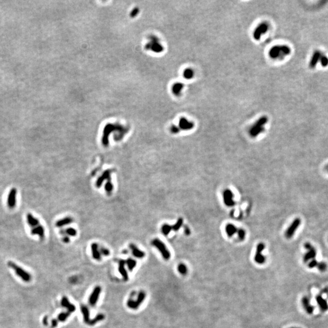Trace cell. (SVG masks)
I'll return each instance as SVG.
<instances>
[{
    "mask_svg": "<svg viewBox=\"0 0 328 328\" xmlns=\"http://www.w3.org/2000/svg\"><path fill=\"white\" fill-rule=\"evenodd\" d=\"M100 252L101 253V255H102L103 256L107 257V256H109L110 255V250L108 249V248H106L104 247H100Z\"/></svg>",
    "mask_w": 328,
    "mask_h": 328,
    "instance_id": "42",
    "label": "cell"
},
{
    "mask_svg": "<svg viewBox=\"0 0 328 328\" xmlns=\"http://www.w3.org/2000/svg\"><path fill=\"white\" fill-rule=\"evenodd\" d=\"M237 229L232 224H228L225 226V231L229 237L233 236L236 233H237Z\"/></svg>",
    "mask_w": 328,
    "mask_h": 328,
    "instance_id": "28",
    "label": "cell"
},
{
    "mask_svg": "<svg viewBox=\"0 0 328 328\" xmlns=\"http://www.w3.org/2000/svg\"><path fill=\"white\" fill-rule=\"evenodd\" d=\"M61 304L62 306L66 308L67 310V312H69L71 314L74 312L76 310L75 305L71 303L69 299L66 296H63L62 297L61 300Z\"/></svg>",
    "mask_w": 328,
    "mask_h": 328,
    "instance_id": "16",
    "label": "cell"
},
{
    "mask_svg": "<svg viewBox=\"0 0 328 328\" xmlns=\"http://www.w3.org/2000/svg\"><path fill=\"white\" fill-rule=\"evenodd\" d=\"M117 124L113 125V124L109 123L106 125L103 129V133L102 139H101V142L105 146H108L109 145V137L112 132H114L116 130Z\"/></svg>",
    "mask_w": 328,
    "mask_h": 328,
    "instance_id": "6",
    "label": "cell"
},
{
    "mask_svg": "<svg viewBox=\"0 0 328 328\" xmlns=\"http://www.w3.org/2000/svg\"><path fill=\"white\" fill-rule=\"evenodd\" d=\"M318 264V263L317 262V261H316V259H313L312 260V261H310V262L309 263V264H308V266H309V268H310V269H312V268H314V267H315L316 266H317Z\"/></svg>",
    "mask_w": 328,
    "mask_h": 328,
    "instance_id": "45",
    "label": "cell"
},
{
    "mask_svg": "<svg viewBox=\"0 0 328 328\" xmlns=\"http://www.w3.org/2000/svg\"><path fill=\"white\" fill-rule=\"evenodd\" d=\"M246 231L245 230H244L243 229H237V236H238V237L240 241H244L245 239V237H246Z\"/></svg>",
    "mask_w": 328,
    "mask_h": 328,
    "instance_id": "39",
    "label": "cell"
},
{
    "mask_svg": "<svg viewBox=\"0 0 328 328\" xmlns=\"http://www.w3.org/2000/svg\"><path fill=\"white\" fill-rule=\"evenodd\" d=\"M65 232L66 233V234L71 236H75L77 235V230L75 229L72 227L66 229L65 231Z\"/></svg>",
    "mask_w": 328,
    "mask_h": 328,
    "instance_id": "40",
    "label": "cell"
},
{
    "mask_svg": "<svg viewBox=\"0 0 328 328\" xmlns=\"http://www.w3.org/2000/svg\"><path fill=\"white\" fill-rule=\"evenodd\" d=\"M7 265L9 267H10L15 271L16 275L23 281L26 282H29L32 280L31 275L29 272H27L26 270L18 266L17 264H15L13 261H8Z\"/></svg>",
    "mask_w": 328,
    "mask_h": 328,
    "instance_id": "3",
    "label": "cell"
},
{
    "mask_svg": "<svg viewBox=\"0 0 328 328\" xmlns=\"http://www.w3.org/2000/svg\"><path fill=\"white\" fill-rule=\"evenodd\" d=\"M91 248L93 258L97 261H100L101 259V255L100 252L99 245L96 242H94L91 246Z\"/></svg>",
    "mask_w": 328,
    "mask_h": 328,
    "instance_id": "18",
    "label": "cell"
},
{
    "mask_svg": "<svg viewBox=\"0 0 328 328\" xmlns=\"http://www.w3.org/2000/svg\"><path fill=\"white\" fill-rule=\"evenodd\" d=\"M151 244L159 251L163 258L168 261L171 258V253L169 252L165 244L161 240L155 238L151 242Z\"/></svg>",
    "mask_w": 328,
    "mask_h": 328,
    "instance_id": "4",
    "label": "cell"
},
{
    "mask_svg": "<svg viewBox=\"0 0 328 328\" xmlns=\"http://www.w3.org/2000/svg\"><path fill=\"white\" fill-rule=\"evenodd\" d=\"M312 247H313L312 245L311 244H310L309 242H306V243H305V244H304V248H306V249L308 250H310V248H312Z\"/></svg>",
    "mask_w": 328,
    "mask_h": 328,
    "instance_id": "49",
    "label": "cell"
},
{
    "mask_svg": "<svg viewBox=\"0 0 328 328\" xmlns=\"http://www.w3.org/2000/svg\"><path fill=\"white\" fill-rule=\"evenodd\" d=\"M111 173H112L111 169H106V170L102 173V174H101V176L97 179V181H96L95 183L96 186H97V188H100L105 180H108L110 179H111Z\"/></svg>",
    "mask_w": 328,
    "mask_h": 328,
    "instance_id": "14",
    "label": "cell"
},
{
    "mask_svg": "<svg viewBox=\"0 0 328 328\" xmlns=\"http://www.w3.org/2000/svg\"><path fill=\"white\" fill-rule=\"evenodd\" d=\"M113 188H114V186H113V184L111 182V180L110 179L108 180H107V182L105 185V189L106 193L108 194L111 193V192L113 190Z\"/></svg>",
    "mask_w": 328,
    "mask_h": 328,
    "instance_id": "38",
    "label": "cell"
},
{
    "mask_svg": "<svg viewBox=\"0 0 328 328\" xmlns=\"http://www.w3.org/2000/svg\"><path fill=\"white\" fill-rule=\"evenodd\" d=\"M146 48L154 52L159 53L163 50V47L157 37L151 35L149 38V42L146 44Z\"/></svg>",
    "mask_w": 328,
    "mask_h": 328,
    "instance_id": "5",
    "label": "cell"
},
{
    "mask_svg": "<svg viewBox=\"0 0 328 328\" xmlns=\"http://www.w3.org/2000/svg\"><path fill=\"white\" fill-rule=\"evenodd\" d=\"M265 248V244L263 242H259L257 246V249L255 257H254V261L258 264H263L266 261V258L262 254L263 251Z\"/></svg>",
    "mask_w": 328,
    "mask_h": 328,
    "instance_id": "8",
    "label": "cell"
},
{
    "mask_svg": "<svg viewBox=\"0 0 328 328\" xmlns=\"http://www.w3.org/2000/svg\"><path fill=\"white\" fill-rule=\"evenodd\" d=\"M290 328H299V327H290Z\"/></svg>",
    "mask_w": 328,
    "mask_h": 328,
    "instance_id": "53",
    "label": "cell"
},
{
    "mask_svg": "<svg viewBox=\"0 0 328 328\" xmlns=\"http://www.w3.org/2000/svg\"><path fill=\"white\" fill-rule=\"evenodd\" d=\"M125 264L126 262L125 260L120 259L118 261V272L122 276V278L124 281H127L129 280V276L127 272V270L125 268Z\"/></svg>",
    "mask_w": 328,
    "mask_h": 328,
    "instance_id": "15",
    "label": "cell"
},
{
    "mask_svg": "<svg viewBox=\"0 0 328 328\" xmlns=\"http://www.w3.org/2000/svg\"><path fill=\"white\" fill-rule=\"evenodd\" d=\"M195 76L194 71L191 68H187L184 70L183 72V76L186 80H190L193 78Z\"/></svg>",
    "mask_w": 328,
    "mask_h": 328,
    "instance_id": "32",
    "label": "cell"
},
{
    "mask_svg": "<svg viewBox=\"0 0 328 328\" xmlns=\"http://www.w3.org/2000/svg\"><path fill=\"white\" fill-rule=\"evenodd\" d=\"M16 195H17V190L16 188H12L9 191L7 197V206L11 209L15 208L16 206Z\"/></svg>",
    "mask_w": 328,
    "mask_h": 328,
    "instance_id": "12",
    "label": "cell"
},
{
    "mask_svg": "<svg viewBox=\"0 0 328 328\" xmlns=\"http://www.w3.org/2000/svg\"><path fill=\"white\" fill-rule=\"evenodd\" d=\"M127 304L128 308H129V309H131L132 310H136L140 307V306L137 304L136 301L134 300V299H133V298H131L128 299V300L127 303Z\"/></svg>",
    "mask_w": 328,
    "mask_h": 328,
    "instance_id": "31",
    "label": "cell"
},
{
    "mask_svg": "<svg viewBox=\"0 0 328 328\" xmlns=\"http://www.w3.org/2000/svg\"><path fill=\"white\" fill-rule=\"evenodd\" d=\"M101 292V288L100 286H97L94 288L91 295L89 296L88 300L90 306L93 307L97 304L99 299Z\"/></svg>",
    "mask_w": 328,
    "mask_h": 328,
    "instance_id": "11",
    "label": "cell"
},
{
    "mask_svg": "<svg viewBox=\"0 0 328 328\" xmlns=\"http://www.w3.org/2000/svg\"><path fill=\"white\" fill-rule=\"evenodd\" d=\"M129 247L130 248V250H131V251L132 252L133 255L134 257L139 259H142L145 257V252L140 250L136 246L133 244V243L129 244Z\"/></svg>",
    "mask_w": 328,
    "mask_h": 328,
    "instance_id": "17",
    "label": "cell"
},
{
    "mask_svg": "<svg viewBox=\"0 0 328 328\" xmlns=\"http://www.w3.org/2000/svg\"><path fill=\"white\" fill-rule=\"evenodd\" d=\"M178 127L180 129L184 130V131H188V130L193 129L195 127V125L193 122L189 121L185 117H181L179 119Z\"/></svg>",
    "mask_w": 328,
    "mask_h": 328,
    "instance_id": "13",
    "label": "cell"
},
{
    "mask_svg": "<svg viewBox=\"0 0 328 328\" xmlns=\"http://www.w3.org/2000/svg\"><path fill=\"white\" fill-rule=\"evenodd\" d=\"M27 220L29 225L32 226V227H37V226L39 225V220L33 216L30 213H27Z\"/></svg>",
    "mask_w": 328,
    "mask_h": 328,
    "instance_id": "27",
    "label": "cell"
},
{
    "mask_svg": "<svg viewBox=\"0 0 328 328\" xmlns=\"http://www.w3.org/2000/svg\"><path fill=\"white\" fill-rule=\"evenodd\" d=\"M317 267L321 272H324L327 269V265L325 262H320L318 264Z\"/></svg>",
    "mask_w": 328,
    "mask_h": 328,
    "instance_id": "43",
    "label": "cell"
},
{
    "mask_svg": "<svg viewBox=\"0 0 328 328\" xmlns=\"http://www.w3.org/2000/svg\"><path fill=\"white\" fill-rule=\"evenodd\" d=\"M180 129H179V127L176 126V125H172L170 127V132L173 134H174L179 133L180 132Z\"/></svg>",
    "mask_w": 328,
    "mask_h": 328,
    "instance_id": "44",
    "label": "cell"
},
{
    "mask_svg": "<svg viewBox=\"0 0 328 328\" xmlns=\"http://www.w3.org/2000/svg\"><path fill=\"white\" fill-rule=\"evenodd\" d=\"M178 270L180 274L182 275H186L188 273V268L184 263H180L178 265Z\"/></svg>",
    "mask_w": 328,
    "mask_h": 328,
    "instance_id": "33",
    "label": "cell"
},
{
    "mask_svg": "<svg viewBox=\"0 0 328 328\" xmlns=\"http://www.w3.org/2000/svg\"><path fill=\"white\" fill-rule=\"evenodd\" d=\"M145 298H146V293L144 291H142L139 292L137 298L136 299H135V300L136 301V302L137 303L139 306H140V304H142L143 303Z\"/></svg>",
    "mask_w": 328,
    "mask_h": 328,
    "instance_id": "34",
    "label": "cell"
},
{
    "mask_svg": "<svg viewBox=\"0 0 328 328\" xmlns=\"http://www.w3.org/2000/svg\"><path fill=\"white\" fill-rule=\"evenodd\" d=\"M105 318V316L104 314H99L96 315L94 318H93L92 320H90L88 325L90 326H94L97 323H98L99 322H100L101 321H103Z\"/></svg>",
    "mask_w": 328,
    "mask_h": 328,
    "instance_id": "29",
    "label": "cell"
},
{
    "mask_svg": "<svg viewBox=\"0 0 328 328\" xmlns=\"http://www.w3.org/2000/svg\"><path fill=\"white\" fill-rule=\"evenodd\" d=\"M80 310H81V312L83 315V318L84 322L86 324L88 325L90 320H91V319H90V312H89V310L88 307L84 304L81 305Z\"/></svg>",
    "mask_w": 328,
    "mask_h": 328,
    "instance_id": "21",
    "label": "cell"
},
{
    "mask_svg": "<svg viewBox=\"0 0 328 328\" xmlns=\"http://www.w3.org/2000/svg\"><path fill=\"white\" fill-rule=\"evenodd\" d=\"M63 241L64 242H65V243H68V242H69L70 239H69V236H65V237H63Z\"/></svg>",
    "mask_w": 328,
    "mask_h": 328,
    "instance_id": "50",
    "label": "cell"
},
{
    "mask_svg": "<svg viewBox=\"0 0 328 328\" xmlns=\"http://www.w3.org/2000/svg\"><path fill=\"white\" fill-rule=\"evenodd\" d=\"M138 12H139V9L135 8V9H134L132 10V12H131V14H130V15H131V17H134V16H136V15H137Z\"/></svg>",
    "mask_w": 328,
    "mask_h": 328,
    "instance_id": "47",
    "label": "cell"
},
{
    "mask_svg": "<svg viewBox=\"0 0 328 328\" xmlns=\"http://www.w3.org/2000/svg\"><path fill=\"white\" fill-rule=\"evenodd\" d=\"M301 224V219L299 218H296L294 219L291 225L289 226L288 229L286 230L285 236L287 239H290L293 237V236L295 234V231L299 227V226Z\"/></svg>",
    "mask_w": 328,
    "mask_h": 328,
    "instance_id": "9",
    "label": "cell"
},
{
    "mask_svg": "<svg viewBox=\"0 0 328 328\" xmlns=\"http://www.w3.org/2000/svg\"><path fill=\"white\" fill-rule=\"evenodd\" d=\"M59 323V322L57 321V320H56V319H54V320H52V321H51V326H52V328L56 327V326H57Z\"/></svg>",
    "mask_w": 328,
    "mask_h": 328,
    "instance_id": "48",
    "label": "cell"
},
{
    "mask_svg": "<svg viewBox=\"0 0 328 328\" xmlns=\"http://www.w3.org/2000/svg\"><path fill=\"white\" fill-rule=\"evenodd\" d=\"M31 233L33 235L39 236L41 239H43L44 237V229L41 225L33 228L31 230Z\"/></svg>",
    "mask_w": 328,
    "mask_h": 328,
    "instance_id": "23",
    "label": "cell"
},
{
    "mask_svg": "<svg viewBox=\"0 0 328 328\" xmlns=\"http://www.w3.org/2000/svg\"><path fill=\"white\" fill-rule=\"evenodd\" d=\"M303 306L308 314H312L314 312V308L310 304V300L307 297H304L301 300Z\"/></svg>",
    "mask_w": 328,
    "mask_h": 328,
    "instance_id": "20",
    "label": "cell"
},
{
    "mask_svg": "<svg viewBox=\"0 0 328 328\" xmlns=\"http://www.w3.org/2000/svg\"><path fill=\"white\" fill-rule=\"evenodd\" d=\"M71 314L69 313V312H61L60 313L58 316L57 318L56 319L57 320V321L59 322H65L66 321V320L69 318V316H70Z\"/></svg>",
    "mask_w": 328,
    "mask_h": 328,
    "instance_id": "35",
    "label": "cell"
},
{
    "mask_svg": "<svg viewBox=\"0 0 328 328\" xmlns=\"http://www.w3.org/2000/svg\"><path fill=\"white\" fill-rule=\"evenodd\" d=\"M316 302H317V303L318 304L320 309L322 311L325 312V311L328 310V303H327V302L326 299H325L321 296H320V295L316 296Z\"/></svg>",
    "mask_w": 328,
    "mask_h": 328,
    "instance_id": "22",
    "label": "cell"
},
{
    "mask_svg": "<svg viewBox=\"0 0 328 328\" xmlns=\"http://www.w3.org/2000/svg\"><path fill=\"white\" fill-rule=\"evenodd\" d=\"M184 84L180 82H177L174 83L172 86V92L176 96H179L181 94L182 89H184Z\"/></svg>",
    "mask_w": 328,
    "mask_h": 328,
    "instance_id": "24",
    "label": "cell"
},
{
    "mask_svg": "<svg viewBox=\"0 0 328 328\" xmlns=\"http://www.w3.org/2000/svg\"><path fill=\"white\" fill-rule=\"evenodd\" d=\"M172 230V226L168 224H165L162 226L161 231L163 235L167 236Z\"/></svg>",
    "mask_w": 328,
    "mask_h": 328,
    "instance_id": "36",
    "label": "cell"
},
{
    "mask_svg": "<svg viewBox=\"0 0 328 328\" xmlns=\"http://www.w3.org/2000/svg\"><path fill=\"white\" fill-rule=\"evenodd\" d=\"M125 262H126V264L128 266V269L130 271V272H132L133 269L135 268V267L136 266V265H137L136 261L134 260V259L131 258H128L125 261Z\"/></svg>",
    "mask_w": 328,
    "mask_h": 328,
    "instance_id": "30",
    "label": "cell"
},
{
    "mask_svg": "<svg viewBox=\"0 0 328 328\" xmlns=\"http://www.w3.org/2000/svg\"><path fill=\"white\" fill-rule=\"evenodd\" d=\"M268 122V117L265 116L260 117L251 127L249 134L252 137H256L259 134L263 133L265 129V125Z\"/></svg>",
    "mask_w": 328,
    "mask_h": 328,
    "instance_id": "2",
    "label": "cell"
},
{
    "mask_svg": "<svg viewBox=\"0 0 328 328\" xmlns=\"http://www.w3.org/2000/svg\"><path fill=\"white\" fill-rule=\"evenodd\" d=\"M322 54L320 50H315L314 52L312 58L310 59V63H309V67L310 68H314V67L317 65L318 62L320 61Z\"/></svg>",
    "mask_w": 328,
    "mask_h": 328,
    "instance_id": "19",
    "label": "cell"
},
{
    "mask_svg": "<svg viewBox=\"0 0 328 328\" xmlns=\"http://www.w3.org/2000/svg\"><path fill=\"white\" fill-rule=\"evenodd\" d=\"M325 169H326V171L327 172H328V164H327V165H326V167Z\"/></svg>",
    "mask_w": 328,
    "mask_h": 328,
    "instance_id": "52",
    "label": "cell"
},
{
    "mask_svg": "<svg viewBox=\"0 0 328 328\" xmlns=\"http://www.w3.org/2000/svg\"><path fill=\"white\" fill-rule=\"evenodd\" d=\"M223 200L225 205L229 207H233L235 205L234 201V194L230 189H225L223 191Z\"/></svg>",
    "mask_w": 328,
    "mask_h": 328,
    "instance_id": "10",
    "label": "cell"
},
{
    "mask_svg": "<svg viewBox=\"0 0 328 328\" xmlns=\"http://www.w3.org/2000/svg\"><path fill=\"white\" fill-rule=\"evenodd\" d=\"M184 233L186 236H189L191 233V230L190 229V228L188 227L187 225H185L184 227Z\"/></svg>",
    "mask_w": 328,
    "mask_h": 328,
    "instance_id": "46",
    "label": "cell"
},
{
    "mask_svg": "<svg viewBox=\"0 0 328 328\" xmlns=\"http://www.w3.org/2000/svg\"><path fill=\"white\" fill-rule=\"evenodd\" d=\"M291 52V49L288 46L276 45L270 49L269 55L270 57L274 60H282L286 56L289 55Z\"/></svg>",
    "mask_w": 328,
    "mask_h": 328,
    "instance_id": "1",
    "label": "cell"
},
{
    "mask_svg": "<svg viewBox=\"0 0 328 328\" xmlns=\"http://www.w3.org/2000/svg\"><path fill=\"white\" fill-rule=\"evenodd\" d=\"M269 29V25L266 22H263L260 23L255 29L253 33V36L255 40H259L261 36L266 33Z\"/></svg>",
    "mask_w": 328,
    "mask_h": 328,
    "instance_id": "7",
    "label": "cell"
},
{
    "mask_svg": "<svg viewBox=\"0 0 328 328\" xmlns=\"http://www.w3.org/2000/svg\"><path fill=\"white\" fill-rule=\"evenodd\" d=\"M320 61L322 66L326 67L328 65V57L325 55H321Z\"/></svg>",
    "mask_w": 328,
    "mask_h": 328,
    "instance_id": "41",
    "label": "cell"
},
{
    "mask_svg": "<svg viewBox=\"0 0 328 328\" xmlns=\"http://www.w3.org/2000/svg\"><path fill=\"white\" fill-rule=\"evenodd\" d=\"M73 221V219L71 217H66L61 219L56 223L55 225L57 227H61L65 225H69Z\"/></svg>",
    "mask_w": 328,
    "mask_h": 328,
    "instance_id": "25",
    "label": "cell"
},
{
    "mask_svg": "<svg viewBox=\"0 0 328 328\" xmlns=\"http://www.w3.org/2000/svg\"><path fill=\"white\" fill-rule=\"evenodd\" d=\"M316 250H315V248L313 247L312 248H311L310 250H308V252L306 253L305 254L304 258H303V260L305 263H307L308 261H309L310 259H314V258L316 257Z\"/></svg>",
    "mask_w": 328,
    "mask_h": 328,
    "instance_id": "26",
    "label": "cell"
},
{
    "mask_svg": "<svg viewBox=\"0 0 328 328\" xmlns=\"http://www.w3.org/2000/svg\"><path fill=\"white\" fill-rule=\"evenodd\" d=\"M182 225H183V219L182 218H179L178 219L176 224L172 226V230L175 231H177L180 229V227H182Z\"/></svg>",
    "mask_w": 328,
    "mask_h": 328,
    "instance_id": "37",
    "label": "cell"
},
{
    "mask_svg": "<svg viewBox=\"0 0 328 328\" xmlns=\"http://www.w3.org/2000/svg\"><path fill=\"white\" fill-rule=\"evenodd\" d=\"M48 321V317L47 316H45V317L43 318V324L46 325H48V321Z\"/></svg>",
    "mask_w": 328,
    "mask_h": 328,
    "instance_id": "51",
    "label": "cell"
}]
</instances>
